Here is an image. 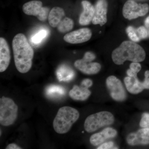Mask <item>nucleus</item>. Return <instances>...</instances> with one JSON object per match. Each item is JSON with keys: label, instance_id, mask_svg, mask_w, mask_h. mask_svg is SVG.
<instances>
[{"label": "nucleus", "instance_id": "nucleus-24", "mask_svg": "<svg viewBox=\"0 0 149 149\" xmlns=\"http://www.w3.org/2000/svg\"><path fill=\"white\" fill-rule=\"evenodd\" d=\"M140 125L142 128H149V113H144L143 114Z\"/></svg>", "mask_w": 149, "mask_h": 149}, {"label": "nucleus", "instance_id": "nucleus-7", "mask_svg": "<svg viewBox=\"0 0 149 149\" xmlns=\"http://www.w3.org/2000/svg\"><path fill=\"white\" fill-rule=\"evenodd\" d=\"M22 10L25 14L36 16L40 21H45L49 16V8L43 7L42 1H32L24 3L22 6Z\"/></svg>", "mask_w": 149, "mask_h": 149}, {"label": "nucleus", "instance_id": "nucleus-29", "mask_svg": "<svg viewBox=\"0 0 149 149\" xmlns=\"http://www.w3.org/2000/svg\"><path fill=\"white\" fill-rule=\"evenodd\" d=\"M6 149H21L22 148L15 143L9 144L6 148Z\"/></svg>", "mask_w": 149, "mask_h": 149}, {"label": "nucleus", "instance_id": "nucleus-5", "mask_svg": "<svg viewBox=\"0 0 149 149\" xmlns=\"http://www.w3.org/2000/svg\"><path fill=\"white\" fill-rule=\"evenodd\" d=\"M114 121V116L110 112L101 111L88 116L84 123V128L88 133H92L102 127L111 125Z\"/></svg>", "mask_w": 149, "mask_h": 149}, {"label": "nucleus", "instance_id": "nucleus-18", "mask_svg": "<svg viewBox=\"0 0 149 149\" xmlns=\"http://www.w3.org/2000/svg\"><path fill=\"white\" fill-rule=\"evenodd\" d=\"M91 94L88 88L74 85L70 91L69 95L70 98L74 100L85 101L88 98Z\"/></svg>", "mask_w": 149, "mask_h": 149}, {"label": "nucleus", "instance_id": "nucleus-27", "mask_svg": "<svg viewBox=\"0 0 149 149\" xmlns=\"http://www.w3.org/2000/svg\"><path fill=\"white\" fill-rule=\"evenodd\" d=\"M130 68L138 73L141 69V65L138 62H133L130 64Z\"/></svg>", "mask_w": 149, "mask_h": 149}, {"label": "nucleus", "instance_id": "nucleus-20", "mask_svg": "<svg viewBox=\"0 0 149 149\" xmlns=\"http://www.w3.org/2000/svg\"><path fill=\"white\" fill-rule=\"evenodd\" d=\"M65 91L64 88L58 85H51L47 88L46 93L50 97H57L64 95Z\"/></svg>", "mask_w": 149, "mask_h": 149}, {"label": "nucleus", "instance_id": "nucleus-23", "mask_svg": "<svg viewBox=\"0 0 149 149\" xmlns=\"http://www.w3.org/2000/svg\"><path fill=\"white\" fill-rule=\"evenodd\" d=\"M137 34L141 40L145 39L148 37V29L144 26H141L136 29Z\"/></svg>", "mask_w": 149, "mask_h": 149}, {"label": "nucleus", "instance_id": "nucleus-17", "mask_svg": "<svg viewBox=\"0 0 149 149\" xmlns=\"http://www.w3.org/2000/svg\"><path fill=\"white\" fill-rule=\"evenodd\" d=\"M124 80L127 90L131 94H139L144 89L143 82L139 81L137 77L128 76L125 77Z\"/></svg>", "mask_w": 149, "mask_h": 149}, {"label": "nucleus", "instance_id": "nucleus-34", "mask_svg": "<svg viewBox=\"0 0 149 149\" xmlns=\"http://www.w3.org/2000/svg\"><path fill=\"white\" fill-rule=\"evenodd\" d=\"M147 29H148V37H149V27H148V28H147Z\"/></svg>", "mask_w": 149, "mask_h": 149}, {"label": "nucleus", "instance_id": "nucleus-4", "mask_svg": "<svg viewBox=\"0 0 149 149\" xmlns=\"http://www.w3.org/2000/svg\"><path fill=\"white\" fill-rule=\"evenodd\" d=\"M18 107L13 100L3 96L0 99V123L3 126L12 125L18 116Z\"/></svg>", "mask_w": 149, "mask_h": 149}, {"label": "nucleus", "instance_id": "nucleus-33", "mask_svg": "<svg viewBox=\"0 0 149 149\" xmlns=\"http://www.w3.org/2000/svg\"><path fill=\"white\" fill-rule=\"evenodd\" d=\"M145 77H149V70H147L145 73Z\"/></svg>", "mask_w": 149, "mask_h": 149}, {"label": "nucleus", "instance_id": "nucleus-35", "mask_svg": "<svg viewBox=\"0 0 149 149\" xmlns=\"http://www.w3.org/2000/svg\"></svg>", "mask_w": 149, "mask_h": 149}, {"label": "nucleus", "instance_id": "nucleus-9", "mask_svg": "<svg viewBox=\"0 0 149 149\" xmlns=\"http://www.w3.org/2000/svg\"><path fill=\"white\" fill-rule=\"evenodd\" d=\"M92 36L91 29L83 28L68 33L64 36L63 40L70 44H81L89 41Z\"/></svg>", "mask_w": 149, "mask_h": 149}, {"label": "nucleus", "instance_id": "nucleus-13", "mask_svg": "<svg viewBox=\"0 0 149 149\" xmlns=\"http://www.w3.org/2000/svg\"><path fill=\"white\" fill-rule=\"evenodd\" d=\"M74 66L83 73L87 74H97L101 68L100 63L86 61L83 58L76 61Z\"/></svg>", "mask_w": 149, "mask_h": 149}, {"label": "nucleus", "instance_id": "nucleus-32", "mask_svg": "<svg viewBox=\"0 0 149 149\" xmlns=\"http://www.w3.org/2000/svg\"><path fill=\"white\" fill-rule=\"evenodd\" d=\"M145 24L146 28L149 27V16H148L145 19Z\"/></svg>", "mask_w": 149, "mask_h": 149}, {"label": "nucleus", "instance_id": "nucleus-8", "mask_svg": "<svg viewBox=\"0 0 149 149\" xmlns=\"http://www.w3.org/2000/svg\"><path fill=\"white\" fill-rule=\"evenodd\" d=\"M106 84L112 99L117 101H123L126 99V94L121 81L114 76H109Z\"/></svg>", "mask_w": 149, "mask_h": 149}, {"label": "nucleus", "instance_id": "nucleus-16", "mask_svg": "<svg viewBox=\"0 0 149 149\" xmlns=\"http://www.w3.org/2000/svg\"><path fill=\"white\" fill-rule=\"evenodd\" d=\"M65 16V12L63 8L60 7L53 8L48 16L49 24L53 28L57 27Z\"/></svg>", "mask_w": 149, "mask_h": 149}, {"label": "nucleus", "instance_id": "nucleus-25", "mask_svg": "<svg viewBox=\"0 0 149 149\" xmlns=\"http://www.w3.org/2000/svg\"><path fill=\"white\" fill-rule=\"evenodd\" d=\"M96 58L95 54L92 52H88L85 53L83 57V59L86 61L92 62Z\"/></svg>", "mask_w": 149, "mask_h": 149}, {"label": "nucleus", "instance_id": "nucleus-1", "mask_svg": "<svg viewBox=\"0 0 149 149\" xmlns=\"http://www.w3.org/2000/svg\"><path fill=\"white\" fill-rule=\"evenodd\" d=\"M12 48L17 69L20 73H27L32 68L34 51L25 35L19 33L15 35L13 40Z\"/></svg>", "mask_w": 149, "mask_h": 149}, {"label": "nucleus", "instance_id": "nucleus-26", "mask_svg": "<svg viewBox=\"0 0 149 149\" xmlns=\"http://www.w3.org/2000/svg\"><path fill=\"white\" fill-rule=\"evenodd\" d=\"M98 149H118L114 147V143L112 142H107L98 147Z\"/></svg>", "mask_w": 149, "mask_h": 149}, {"label": "nucleus", "instance_id": "nucleus-22", "mask_svg": "<svg viewBox=\"0 0 149 149\" xmlns=\"http://www.w3.org/2000/svg\"><path fill=\"white\" fill-rule=\"evenodd\" d=\"M47 35L45 30H42L35 35L32 38V41L35 44H38Z\"/></svg>", "mask_w": 149, "mask_h": 149}, {"label": "nucleus", "instance_id": "nucleus-21", "mask_svg": "<svg viewBox=\"0 0 149 149\" xmlns=\"http://www.w3.org/2000/svg\"><path fill=\"white\" fill-rule=\"evenodd\" d=\"M126 32L128 37L133 42H137L141 40L137 34L136 29H135L133 26H128L126 29Z\"/></svg>", "mask_w": 149, "mask_h": 149}, {"label": "nucleus", "instance_id": "nucleus-3", "mask_svg": "<svg viewBox=\"0 0 149 149\" xmlns=\"http://www.w3.org/2000/svg\"><path fill=\"white\" fill-rule=\"evenodd\" d=\"M79 116V112L75 109L68 106L62 107L54 119V130L58 134L68 133L78 120Z\"/></svg>", "mask_w": 149, "mask_h": 149}, {"label": "nucleus", "instance_id": "nucleus-6", "mask_svg": "<svg viewBox=\"0 0 149 149\" xmlns=\"http://www.w3.org/2000/svg\"><path fill=\"white\" fill-rule=\"evenodd\" d=\"M149 10V6L148 4L138 3L132 0H129L123 6V15L126 19L131 20L144 16Z\"/></svg>", "mask_w": 149, "mask_h": 149}, {"label": "nucleus", "instance_id": "nucleus-14", "mask_svg": "<svg viewBox=\"0 0 149 149\" xmlns=\"http://www.w3.org/2000/svg\"><path fill=\"white\" fill-rule=\"evenodd\" d=\"M83 11L80 14L79 23L81 25H87L93 21L95 13V8L90 2L86 0L82 1Z\"/></svg>", "mask_w": 149, "mask_h": 149}, {"label": "nucleus", "instance_id": "nucleus-15", "mask_svg": "<svg viewBox=\"0 0 149 149\" xmlns=\"http://www.w3.org/2000/svg\"><path fill=\"white\" fill-rule=\"evenodd\" d=\"M116 130L111 128H107L102 132L93 134L90 138V142L93 146H98L107 139L114 138L117 135Z\"/></svg>", "mask_w": 149, "mask_h": 149}, {"label": "nucleus", "instance_id": "nucleus-10", "mask_svg": "<svg viewBox=\"0 0 149 149\" xmlns=\"http://www.w3.org/2000/svg\"><path fill=\"white\" fill-rule=\"evenodd\" d=\"M95 13L92 22L103 26L107 21L108 3L107 0H98L95 7Z\"/></svg>", "mask_w": 149, "mask_h": 149}, {"label": "nucleus", "instance_id": "nucleus-30", "mask_svg": "<svg viewBox=\"0 0 149 149\" xmlns=\"http://www.w3.org/2000/svg\"><path fill=\"white\" fill-rule=\"evenodd\" d=\"M127 74L128 76L130 77H137V73L133 71L132 70L129 69L127 71Z\"/></svg>", "mask_w": 149, "mask_h": 149}, {"label": "nucleus", "instance_id": "nucleus-11", "mask_svg": "<svg viewBox=\"0 0 149 149\" xmlns=\"http://www.w3.org/2000/svg\"><path fill=\"white\" fill-rule=\"evenodd\" d=\"M10 51L5 39L0 38V72L5 71L10 63Z\"/></svg>", "mask_w": 149, "mask_h": 149}, {"label": "nucleus", "instance_id": "nucleus-19", "mask_svg": "<svg viewBox=\"0 0 149 149\" xmlns=\"http://www.w3.org/2000/svg\"><path fill=\"white\" fill-rule=\"evenodd\" d=\"M74 22L72 19L65 17L56 28L59 32L65 33L72 30L74 27Z\"/></svg>", "mask_w": 149, "mask_h": 149}, {"label": "nucleus", "instance_id": "nucleus-2", "mask_svg": "<svg viewBox=\"0 0 149 149\" xmlns=\"http://www.w3.org/2000/svg\"><path fill=\"white\" fill-rule=\"evenodd\" d=\"M112 59L116 64L120 65L126 61L141 62L146 57L143 48L133 41H125L112 53Z\"/></svg>", "mask_w": 149, "mask_h": 149}, {"label": "nucleus", "instance_id": "nucleus-31", "mask_svg": "<svg viewBox=\"0 0 149 149\" xmlns=\"http://www.w3.org/2000/svg\"><path fill=\"white\" fill-rule=\"evenodd\" d=\"M144 89H149V77H145V80L143 82Z\"/></svg>", "mask_w": 149, "mask_h": 149}, {"label": "nucleus", "instance_id": "nucleus-28", "mask_svg": "<svg viewBox=\"0 0 149 149\" xmlns=\"http://www.w3.org/2000/svg\"><path fill=\"white\" fill-rule=\"evenodd\" d=\"M81 84H82V85L84 86V87L89 88L93 85V81L91 79H85L82 81Z\"/></svg>", "mask_w": 149, "mask_h": 149}, {"label": "nucleus", "instance_id": "nucleus-12", "mask_svg": "<svg viewBox=\"0 0 149 149\" xmlns=\"http://www.w3.org/2000/svg\"><path fill=\"white\" fill-rule=\"evenodd\" d=\"M127 142L130 146L149 144V128H142L136 133H130L127 137Z\"/></svg>", "mask_w": 149, "mask_h": 149}]
</instances>
